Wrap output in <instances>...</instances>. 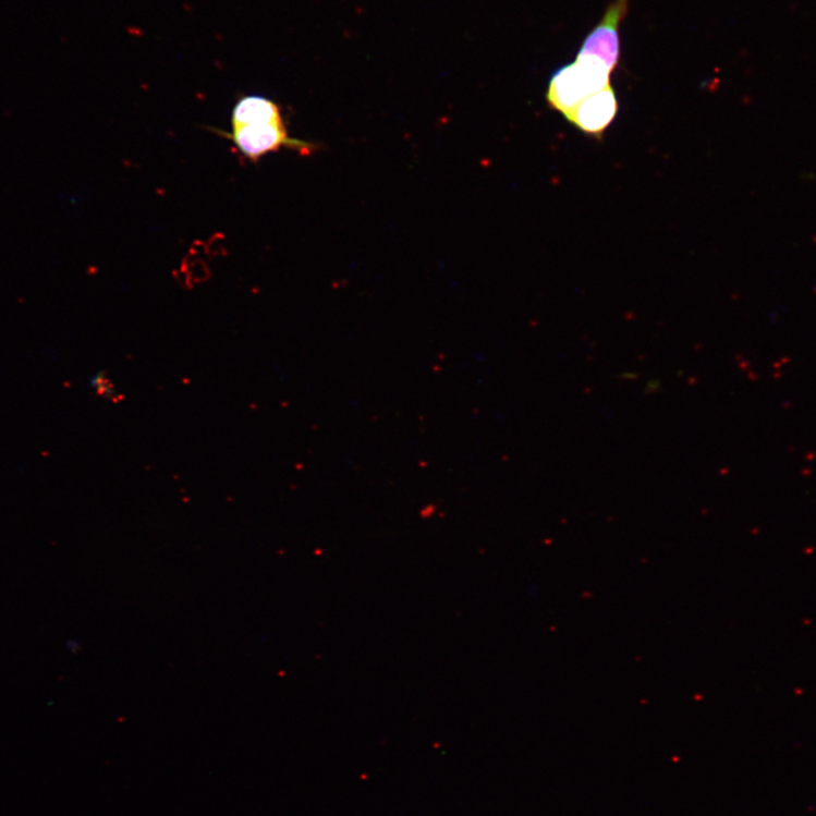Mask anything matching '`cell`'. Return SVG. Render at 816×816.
Here are the masks:
<instances>
[{"instance_id": "obj_1", "label": "cell", "mask_w": 816, "mask_h": 816, "mask_svg": "<svg viewBox=\"0 0 816 816\" xmlns=\"http://www.w3.org/2000/svg\"><path fill=\"white\" fill-rule=\"evenodd\" d=\"M611 70L593 56L578 54L550 77L547 100L562 115L570 114L583 100L610 86Z\"/></svg>"}, {"instance_id": "obj_2", "label": "cell", "mask_w": 816, "mask_h": 816, "mask_svg": "<svg viewBox=\"0 0 816 816\" xmlns=\"http://www.w3.org/2000/svg\"><path fill=\"white\" fill-rule=\"evenodd\" d=\"M232 130L229 137L238 150L252 161H258L261 157L283 147L301 151L304 149L309 151L312 148L301 141L290 138L284 120L238 125L232 126Z\"/></svg>"}, {"instance_id": "obj_3", "label": "cell", "mask_w": 816, "mask_h": 816, "mask_svg": "<svg viewBox=\"0 0 816 816\" xmlns=\"http://www.w3.org/2000/svg\"><path fill=\"white\" fill-rule=\"evenodd\" d=\"M631 0H613L600 22L584 39L578 54L593 56L613 71L621 59L619 29L628 15Z\"/></svg>"}, {"instance_id": "obj_4", "label": "cell", "mask_w": 816, "mask_h": 816, "mask_svg": "<svg viewBox=\"0 0 816 816\" xmlns=\"http://www.w3.org/2000/svg\"><path fill=\"white\" fill-rule=\"evenodd\" d=\"M618 99L611 86L583 100L565 119L583 133L601 136L618 114Z\"/></svg>"}, {"instance_id": "obj_5", "label": "cell", "mask_w": 816, "mask_h": 816, "mask_svg": "<svg viewBox=\"0 0 816 816\" xmlns=\"http://www.w3.org/2000/svg\"><path fill=\"white\" fill-rule=\"evenodd\" d=\"M281 120H283V117H281L280 107L275 101L261 96L242 98L232 112V126Z\"/></svg>"}]
</instances>
